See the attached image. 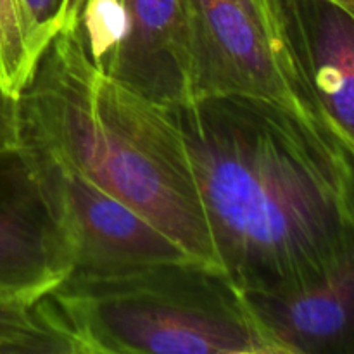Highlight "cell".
<instances>
[{
  "mask_svg": "<svg viewBox=\"0 0 354 354\" xmlns=\"http://www.w3.org/2000/svg\"><path fill=\"white\" fill-rule=\"evenodd\" d=\"M169 109L218 265L239 289L299 286L353 244L354 145L334 123L248 95H199Z\"/></svg>",
  "mask_w": 354,
  "mask_h": 354,
  "instance_id": "cell-1",
  "label": "cell"
},
{
  "mask_svg": "<svg viewBox=\"0 0 354 354\" xmlns=\"http://www.w3.org/2000/svg\"><path fill=\"white\" fill-rule=\"evenodd\" d=\"M17 113L19 142L50 149L197 261L220 268L169 106L97 69L75 31L55 35L17 95Z\"/></svg>",
  "mask_w": 354,
  "mask_h": 354,
  "instance_id": "cell-2",
  "label": "cell"
},
{
  "mask_svg": "<svg viewBox=\"0 0 354 354\" xmlns=\"http://www.w3.org/2000/svg\"><path fill=\"white\" fill-rule=\"evenodd\" d=\"M40 301L71 354H275L241 289L201 261L68 275Z\"/></svg>",
  "mask_w": 354,
  "mask_h": 354,
  "instance_id": "cell-3",
  "label": "cell"
},
{
  "mask_svg": "<svg viewBox=\"0 0 354 354\" xmlns=\"http://www.w3.org/2000/svg\"><path fill=\"white\" fill-rule=\"evenodd\" d=\"M190 10L196 97H256L330 121L308 76L301 0H190Z\"/></svg>",
  "mask_w": 354,
  "mask_h": 354,
  "instance_id": "cell-4",
  "label": "cell"
},
{
  "mask_svg": "<svg viewBox=\"0 0 354 354\" xmlns=\"http://www.w3.org/2000/svg\"><path fill=\"white\" fill-rule=\"evenodd\" d=\"M19 147L57 218L71 261L69 275H113L165 263L197 261L133 207L100 189L50 149L31 142H19Z\"/></svg>",
  "mask_w": 354,
  "mask_h": 354,
  "instance_id": "cell-5",
  "label": "cell"
},
{
  "mask_svg": "<svg viewBox=\"0 0 354 354\" xmlns=\"http://www.w3.org/2000/svg\"><path fill=\"white\" fill-rule=\"evenodd\" d=\"M111 47L106 75L162 106L196 97L190 0H85Z\"/></svg>",
  "mask_w": 354,
  "mask_h": 354,
  "instance_id": "cell-6",
  "label": "cell"
},
{
  "mask_svg": "<svg viewBox=\"0 0 354 354\" xmlns=\"http://www.w3.org/2000/svg\"><path fill=\"white\" fill-rule=\"evenodd\" d=\"M71 273L52 204L23 149L0 151V296L37 303Z\"/></svg>",
  "mask_w": 354,
  "mask_h": 354,
  "instance_id": "cell-7",
  "label": "cell"
},
{
  "mask_svg": "<svg viewBox=\"0 0 354 354\" xmlns=\"http://www.w3.org/2000/svg\"><path fill=\"white\" fill-rule=\"evenodd\" d=\"M241 292L275 354H354V242L299 286Z\"/></svg>",
  "mask_w": 354,
  "mask_h": 354,
  "instance_id": "cell-8",
  "label": "cell"
},
{
  "mask_svg": "<svg viewBox=\"0 0 354 354\" xmlns=\"http://www.w3.org/2000/svg\"><path fill=\"white\" fill-rule=\"evenodd\" d=\"M311 88L354 145V16L332 0H301Z\"/></svg>",
  "mask_w": 354,
  "mask_h": 354,
  "instance_id": "cell-9",
  "label": "cell"
},
{
  "mask_svg": "<svg viewBox=\"0 0 354 354\" xmlns=\"http://www.w3.org/2000/svg\"><path fill=\"white\" fill-rule=\"evenodd\" d=\"M64 0H0V83L17 97L59 33Z\"/></svg>",
  "mask_w": 354,
  "mask_h": 354,
  "instance_id": "cell-10",
  "label": "cell"
},
{
  "mask_svg": "<svg viewBox=\"0 0 354 354\" xmlns=\"http://www.w3.org/2000/svg\"><path fill=\"white\" fill-rule=\"evenodd\" d=\"M0 354H71L41 301L0 296Z\"/></svg>",
  "mask_w": 354,
  "mask_h": 354,
  "instance_id": "cell-11",
  "label": "cell"
},
{
  "mask_svg": "<svg viewBox=\"0 0 354 354\" xmlns=\"http://www.w3.org/2000/svg\"><path fill=\"white\" fill-rule=\"evenodd\" d=\"M19 145V113L17 97L10 95L0 83V151Z\"/></svg>",
  "mask_w": 354,
  "mask_h": 354,
  "instance_id": "cell-12",
  "label": "cell"
},
{
  "mask_svg": "<svg viewBox=\"0 0 354 354\" xmlns=\"http://www.w3.org/2000/svg\"><path fill=\"white\" fill-rule=\"evenodd\" d=\"M85 0H64L59 14V31H68L75 26L76 16H78L80 7Z\"/></svg>",
  "mask_w": 354,
  "mask_h": 354,
  "instance_id": "cell-13",
  "label": "cell"
},
{
  "mask_svg": "<svg viewBox=\"0 0 354 354\" xmlns=\"http://www.w3.org/2000/svg\"><path fill=\"white\" fill-rule=\"evenodd\" d=\"M332 2L337 3V6H341V7H344L348 12H351L354 16V0H332Z\"/></svg>",
  "mask_w": 354,
  "mask_h": 354,
  "instance_id": "cell-14",
  "label": "cell"
}]
</instances>
